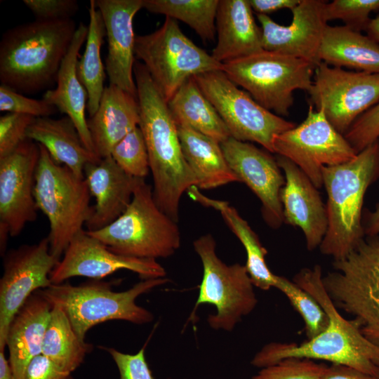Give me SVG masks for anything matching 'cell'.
Returning <instances> with one entry per match:
<instances>
[{
	"instance_id": "cell-1",
	"label": "cell",
	"mask_w": 379,
	"mask_h": 379,
	"mask_svg": "<svg viewBox=\"0 0 379 379\" xmlns=\"http://www.w3.org/2000/svg\"><path fill=\"white\" fill-rule=\"evenodd\" d=\"M133 74L140 109V128L147 148L158 207L179 220L182 195L198 181L182 154L177 125L165 100L144 65L135 61Z\"/></svg>"
},
{
	"instance_id": "cell-2",
	"label": "cell",
	"mask_w": 379,
	"mask_h": 379,
	"mask_svg": "<svg viewBox=\"0 0 379 379\" xmlns=\"http://www.w3.org/2000/svg\"><path fill=\"white\" fill-rule=\"evenodd\" d=\"M322 277L321 267L315 265L302 269L293 282L311 294L328 314L327 328L300 345L267 343L254 355L251 364L262 368L288 357L307 358L346 365L379 378V347L366 339L352 319L341 315L325 290Z\"/></svg>"
},
{
	"instance_id": "cell-3",
	"label": "cell",
	"mask_w": 379,
	"mask_h": 379,
	"mask_svg": "<svg viewBox=\"0 0 379 379\" xmlns=\"http://www.w3.org/2000/svg\"><path fill=\"white\" fill-rule=\"evenodd\" d=\"M77 27L72 19L39 20L6 31L0 41V81L34 93L57 82Z\"/></svg>"
},
{
	"instance_id": "cell-4",
	"label": "cell",
	"mask_w": 379,
	"mask_h": 379,
	"mask_svg": "<svg viewBox=\"0 0 379 379\" xmlns=\"http://www.w3.org/2000/svg\"><path fill=\"white\" fill-rule=\"evenodd\" d=\"M321 171L328 194V227L319 248L338 260L364 239L361 209L367 188L379 177V139L350 161L324 166Z\"/></svg>"
},
{
	"instance_id": "cell-5",
	"label": "cell",
	"mask_w": 379,
	"mask_h": 379,
	"mask_svg": "<svg viewBox=\"0 0 379 379\" xmlns=\"http://www.w3.org/2000/svg\"><path fill=\"white\" fill-rule=\"evenodd\" d=\"M168 281L166 277L144 279L121 292L112 291L109 283L98 280L77 286L52 284L37 291L65 312L78 337L84 340L91 328L107 321L124 320L140 325L151 322L152 313L138 305L135 300Z\"/></svg>"
},
{
	"instance_id": "cell-6",
	"label": "cell",
	"mask_w": 379,
	"mask_h": 379,
	"mask_svg": "<svg viewBox=\"0 0 379 379\" xmlns=\"http://www.w3.org/2000/svg\"><path fill=\"white\" fill-rule=\"evenodd\" d=\"M87 232L111 251L129 257L166 258L180 246L178 222L158 207L145 178H138L129 205L116 220Z\"/></svg>"
},
{
	"instance_id": "cell-7",
	"label": "cell",
	"mask_w": 379,
	"mask_h": 379,
	"mask_svg": "<svg viewBox=\"0 0 379 379\" xmlns=\"http://www.w3.org/2000/svg\"><path fill=\"white\" fill-rule=\"evenodd\" d=\"M40 157L35 174L34 196L38 209L47 217L51 253L61 259L74 237L90 219L93 206L85 178L55 162L39 144Z\"/></svg>"
},
{
	"instance_id": "cell-8",
	"label": "cell",
	"mask_w": 379,
	"mask_h": 379,
	"mask_svg": "<svg viewBox=\"0 0 379 379\" xmlns=\"http://www.w3.org/2000/svg\"><path fill=\"white\" fill-rule=\"evenodd\" d=\"M322 277L335 305L353 317L363 335L379 347V237H368Z\"/></svg>"
},
{
	"instance_id": "cell-9",
	"label": "cell",
	"mask_w": 379,
	"mask_h": 379,
	"mask_svg": "<svg viewBox=\"0 0 379 379\" xmlns=\"http://www.w3.org/2000/svg\"><path fill=\"white\" fill-rule=\"evenodd\" d=\"M314 69L300 58L263 49L223 63L221 70L258 104L281 117L288 115L295 90L310 91Z\"/></svg>"
},
{
	"instance_id": "cell-10",
	"label": "cell",
	"mask_w": 379,
	"mask_h": 379,
	"mask_svg": "<svg viewBox=\"0 0 379 379\" xmlns=\"http://www.w3.org/2000/svg\"><path fill=\"white\" fill-rule=\"evenodd\" d=\"M135 55L168 102L190 78L222 69V64L197 46L176 20L166 17L158 29L135 36Z\"/></svg>"
},
{
	"instance_id": "cell-11",
	"label": "cell",
	"mask_w": 379,
	"mask_h": 379,
	"mask_svg": "<svg viewBox=\"0 0 379 379\" xmlns=\"http://www.w3.org/2000/svg\"><path fill=\"white\" fill-rule=\"evenodd\" d=\"M193 246L203 265V278L199 295L189 321L194 317L201 304H211L216 308L207 321L215 330L232 331L243 317L255 307L258 299L246 266L226 265L215 253L216 243L210 234L197 239Z\"/></svg>"
},
{
	"instance_id": "cell-12",
	"label": "cell",
	"mask_w": 379,
	"mask_h": 379,
	"mask_svg": "<svg viewBox=\"0 0 379 379\" xmlns=\"http://www.w3.org/2000/svg\"><path fill=\"white\" fill-rule=\"evenodd\" d=\"M194 77L222 119L230 136L237 140L257 142L274 153V136L295 126L258 104L222 70Z\"/></svg>"
},
{
	"instance_id": "cell-13",
	"label": "cell",
	"mask_w": 379,
	"mask_h": 379,
	"mask_svg": "<svg viewBox=\"0 0 379 379\" xmlns=\"http://www.w3.org/2000/svg\"><path fill=\"white\" fill-rule=\"evenodd\" d=\"M273 151L295 164L317 189L323 185V167L349 161L357 154L324 111L311 105L300 124L274 136Z\"/></svg>"
},
{
	"instance_id": "cell-14",
	"label": "cell",
	"mask_w": 379,
	"mask_h": 379,
	"mask_svg": "<svg viewBox=\"0 0 379 379\" xmlns=\"http://www.w3.org/2000/svg\"><path fill=\"white\" fill-rule=\"evenodd\" d=\"M335 129L345 135L355 120L379 102V74L345 70L321 62L307 92Z\"/></svg>"
},
{
	"instance_id": "cell-15",
	"label": "cell",
	"mask_w": 379,
	"mask_h": 379,
	"mask_svg": "<svg viewBox=\"0 0 379 379\" xmlns=\"http://www.w3.org/2000/svg\"><path fill=\"white\" fill-rule=\"evenodd\" d=\"M60 260L50 252L47 237L11 249L3 256L0 279V351L6 347L11 321L29 297L52 283L50 274Z\"/></svg>"
},
{
	"instance_id": "cell-16",
	"label": "cell",
	"mask_w": 379,
	"mask_h": 379,
	"mask_svg": "<svg viewBox=\"0 0 379 379\" xmlns=\"http://www.w3.org/2000/svg\"><path fill=\"white\" fill-rule=\"evenodd\" d=\"M120 270L138 274L142 279L164 278L165 269L152 258L117 254L83 230L72 240L62 258L50 274L52 284H60L74 277L100 279Z\"/></svg>"
},
{
	"instance_id": "cell-17",
	"label": "cell",
	"mask_w": 379,
	"mask_h": 379,
	"mask_svg": "<svg viewBox=\"0 0 379 379\" xmlns=\"http://www.w3.org/2000/svg\"><path fill=\"white\" fill-rule=\"evenodd\" d=\"M39 157V144L27 138L0 159V223L11 237L18 236L37 218L34 187Z\"/></svg>"
},
{
	"instance_id": "cell-18",
	"label": "cell",
	"mask_w": 379,
	"mask_h": 379,
	"mask_svg": "<svg viewBox=\"0 0 379 379\" xmlns=\"http://www.w3.org/2000/svg\"><path fill=\"white\" fill-rule=\"evenodd\" d=\"M232 171L258 197L265 222L277 229L284 222L280 191L285 184L277 160L249 142L232 137L220 143Z\"/></svg>"
},
{
	"instance_id": "cell-19",
	"label": "cell",
	"mask_w": 379,
	"mask_h": 379,
	"mask_svg": "<svg viewBox=\"0 0 379 379\" xmlns=\"http://www.w3.org/2000/svg\"><path fill=\"white\" fill-rule=\"evenodd\" d=\"M321 0H300L291 11L288 25L274 22L269 15L257 14L263 49L307 61L315 67L321 62L319 51L327 21Z\"/></svg>"
},
{
	"instance_id": "cell-20",
	"label": "cell",
	"mask_w": 379,
	"mask_h": 379,
	"mask_svg": "<svg viewBox=\"0 0 379 379\" xmlns=\"http://www.w3.org/2000/svg\"><path fill=\"white\" fill-rule=\"evenodd\" d=\"M106 29L108 53L106 72L110 85L137 98L134 78L135 35L133 19L143 0H95Z\"/></svg>"
},
{
	"instance_id": "cell-21",
	"label": "cell",
	"mask_w": 379,
	"mask_h": 379,
	"mask_svg": "<svg viewBox=\"0 0 379 379\" xmlns=\"http://www.w3.org/2000/svg\"><path fill=\"white\" fill-rule=\"evenodd\" d=\"M276 160L285 175V184L280 191L284 222L300 227L307 248L314 250L327 230L326 206L317 188L295 164L281 155Z\"/></svg>"
},
{
	"instance_id": "cell-22",
	"label": "cell",
	"mask_w": 379,
	"mask_h": 379,
	"mask_svg": "<svg viewBox=\"0 0 379 379\" xmlns=\"http://www.w3.org/2000/svg\"><path fill=\"white\" fill-rule=\"evenodd\" d=\"M84 173L91 195L95 199L86 226L87 231H96L112 223L125 211L138 178L125 173L112 156L88 163Z\"/></svg>"
},
{
	"instance_id": "cell-23",
	"label": "cell",
	"mask_w": 379,
	"mask_h": 379,
	"mask_svg": "<svg viewBox=\"0 0 379 379\" xmlns=\"http://www.w3.org/2000/svg\"><path fill=\"white\" fill-rule=\"evenodd\" d=\"M51 310L52 305L36 291L11 321L6 346L14 379H25L29 363L41 354Z\"/></svg>"
},
{
	"instance_id": "cell-24",
	"label": "cell",
	"mask_w": 379,
	"mask_h": 379,
	"mask_svg": "<svg viewBox=\"0 0 379 379\" xmlns=\"http://www.w3.org/2000/svg\"><path fill=\"white\" fill-rule=\"evenodd\" d=\"M138 98L121 88L105 86L96 112L87 119L95 152L100 158L111 156L115 145L139 126Z\"/></svg>"
},
{
	"instance_id": "cell-25",
	"label": "cell",
	"mask_w": 379,
	"mask_h": 379,
	"mask_svg": "<svg viewBox=\"0 0 379 379\" xmlns=\"http://www.w3.org/2000/svg\"><path fill=\"white\" fill-rule=\"evenodd\" d=\"M218 41L211 55L223 64L263 50L262 30L255 22L248 0H219Z\"/></svg>"
},
{
	"instance_id": "cell-26",
	"label": "cell",
	"mask_w": 379,
	"mask_h": 379,
	"mask_svg": "<svg viewBox=\"0 0 379 379\" xmlns=\"http://www.w3.org/2000/svg\"><path fill=\"white\" fill-rule=\"evenodd\" d=\"M88 32V26L81 22L62 62L56 87L46 91L43 99L72 120L87 149L96 155L86 117L88 93L77 72L79 52L86 41Z\"/></svg>"
},
{
	"instance_id": "cell-27",
	"label": "cell",
	"mask_w": 379,
	"mask_h": 379,
	"mask_svg": "<svg viewBox=\"0 0 379 379\" xmlns=\"http://www.w3.org/2000/svg\"><path fill=\"white\" fill-rule=\"evenodd\" d=\"M27 138L43 145L55 162L66 166L81 178H84L88 163L100 159L87 149L75 124L67 116L36 118L27 129Z\"/></svg>"
},
{
	"instance_id": "cell-28",
	"label": "cell",
	"mask_w": 379,
	"mask_h": 379,
	"mask_svg": "<svg viewBox=\"0 0 379 379\" xmlns=\"http://www.w3.org/2000/svg\"><path fill=\"white\" fill-rule=\"evenodd\" d=\"M184 157L198 181L197 187L214 189L241 182L229 166L220 143L187 126L177 125Z\"/></svg>"
},
{
	"instance_id": "cell-29",
	"label": "cell",
	"mask_w": 379,
	"mask_h": 379,
	"mask_svg": "<svg viewBox=\"0 0 379 379\" xmlns=\"http://www.w3.org/2000/svg\"><path fill=\"white\" fill-rule=\"evenodd\" d=\"M319 58L330 66L379 74V44L345 25H327Z\"/></svg>"
},
{
	"instance_id": "cell-30",
	"label": "cell",
	"mask_w": 379,
	"mask_h": 379,
	"mask_svg": "<svg viewBox=\"0 0 379 379\" xmlns=\"http://www.w3.org/2000/svg\"><path fill=\"white\" fill-rule=\"evenodd\" d=\"M187 193L196 202L218 211L230 230L241 241L246 252L245 266L253 286L263 291H268L272 287L275 288L278 275L273 274L266 263L265 255L267 251L262 245L258 236L237 209L226 201L214 199L204 195L196 186L191 187Z\"/></svg>"
},
{
	"instance_id": "cell-31",
	"label": "cell",
	"mask_w": 379,
	"mask_h": 379,
	"mask_svg": "<svg viewBox=\"0 0 379 379\" xmlns=\"http://www.w3.org/2000/svg\"><path fill=\"white\" fill-rule=\"evenodd\" d=\"M168 105L176 125L187 126L219 143L231 137L222 119L194 77L180 86Z\"/></svg>"
},
{
	"instance_id": "cell-32",
	"label": "cell",
	"mask_w": 379,
	"mask_h": 379,
	"mask_svg": "<svg viewBox=\"0 0 379 379\" xmlns=\"http://www.w3.org/2000/svg\"><path fill=\"white\" fill-rule=\"evenodd\" d=\"M88 32L84 52L78 60L77 76L88 93L89 117L98 110L105 89V73L100 51L106 36L105 23L95 0L90 1Z\"/></svg>"
},
{
	"instance_id": "cell-33",
	"label": "cell",
	"mask_w": 379,
	"mask_h": 379,
	"mask_svg": "<svg viewBox=\"0 0 379 379\" xmlns=\"http://www.w3.org/2000/svg\"><path fill=\"white\" fill-rule=\"evenodd\" d=\"M92 348L78 337L65 312L60 307L52 305L41 354L60 369L72 373Z\"/></svg>"
},
{
	"instance_id": "cell-34",
	"label": "cell",
	"mask_w": 379,
	"mask_h": 379,
	"mask_svg": "<svg viewBox=\"0 0 379 379\" xmlns=\"http://www.w3.org/2000/svg\"><path fill=\"white\" fill-rule=\"evenodd\" d=\"M219 0H143L142 8L180 20L204 41H213Z\"/></svg>"
},
{
	"instance_id": "cell-35",
	"label": "cell",
	"mask_w": 379,
	"mask_h": 379,
	"mask_svg": "<svg viewBox=\"0 0 379 379\" xmlns=\"http://www.w3.org/2000/svg\"><path fill=\"white\" fill-rule=\"evenodd\" d=\"M275 288L287 297L304 320L308 340L317 337L327 328L330 321L328 315L311 294L281 276H278Z\"/></svg>"
},
{
	"instance_id": "cell-36",
	"label": "cell",
	"mask_w": 379,
	"mask_h": 379,
	"mask_svg": "<svg viewBox=\"0 0 379 379\" xmlns=\"http://www.w3.org/2000/svg\"><path fill=\"white\" fill-rule=\"evenodd\" d=\"M111 156L125 173L133 178H145L150 171L146 142L139 126L115 145Z\"/></svg>"
},
{
	"instance_id": "cell-37",
	"label": "cell",
	"mask_w": 379,
	"mask_h": 379,
	"mask_svg": "<svg viewBox=\"0 0 379 379\" xmlns=\"http://www.w3.org/2000/svg\"><path fill=\"white\" fill-rule=\"evenodd\" d=\"M379 11V0H334L324 6L326 20H340L345 26L360 32L371 20V12Z\"/></svg>"
},
{
	"instance_id": "cell-38",
	"label": "cell",
	"mask_w": 379,
	"mask_h": 379,
	"mask_svg": "<svg viewBox=\"0 0 379 379\" xmlns=\"http://www.w3.org/2000/svg\"><path fill=\"white\" fill-rule=\"evenodd\" d=\"M328 366L307 358L288 357L260 368L251 379H321Z\"/></svg>"
},
{
	"instance_id": "cell-39",
	"label": "cell",
	"mask_w": 379,
	"mask_h": 379,
	"mask_svg": "<svg viewBox=\"0 0 379 379\" xmlns=\"http://www.w3.org/2000/svg\"><path fill=\"white\" fill-rule=\"evenodd\" d=\"M57 108L45 100L27 98L12 88L1 84L0 111L32 116L35 118L49 117Z\"/></svg>"
},
{
	"instance_id": "cell-40",
	"label": "cell",
	"mask_w": 379,
	"mask_h": 379,
	"mask_svg": "<svg viewBox=\"0 0 379 379\" xmlns=\"http://www.w3.org/2000/svg\"><path fill=\"white\" fill-rule=\"evenodd\" d=\"M36 118L27 114L7 113L0 117V159L13 152L27 139L29 126Z\"/></svg>"
},
{
	"instance_id": "cell-41",
	"label": "cell",
	"mask_w": 379,
	"mask_h": 379,
	"mask_svg": "<svg viewBox=\"0 0 379 379\" xmlns=\"http://www.w3.org/2000/svg\"><path fill=\"white\" fill-rule=\"evenodd\" d=\"M358 154L379 139V102L359 116L344 135Z\"/></svg>"
},
{
	"instance_id": "cell-42",
	"label": "cell",
	"mask_w": 379,
	"mask_h": 379,
	"mask_svg": "<svg viewBox=\"0 0 379 379\" xmlns=\"http://www.w3.org/2000/svg\"><path fill=\"white\" fill-rule=\"evenodd\" d=\"M146 345L147 343L134 354L124 353L112 347L102 348L111 355L116 364L119 379H154L145 359Z\"/></svg>"
},
{
	"instance_id": "cell-43",
	"label": "cell",
	"mask_w": 379,
	"mask_h": 379,
	"mask_svg": "<svg viewBox=\"0 0 379 379\" xmlns=\"http://www.w3.org/2000/svg\"><path fill=\"white\" fill-rule=\"evenodd\" d=\"M23 3L39 20L72 19L79 10L75 0H24Z\"/></svg>"
},
{
	"instance_id": "cell-44",
	"label": "cell",
	"mask_w": 379,
	"mask_h": 379,
	"mask_svg": "<svg viewBox=\"0 0 379 379\" xmlns=\"http://www.w3.org/2000/svg\"><path fill=\"white\" fill-rule=\"evenodd\" d=\"M25 379H74L72 373L65 371L40 354L29 363Z\"/></svg>"
},
{
	"instance_id": "cell-45",
	"label": "cell",
	"mask_w": 379,
	"mask_h": 379,
	"mask_svg": "<svg viewBox=\"0 0 379 379\" xmlns=\"http://www.w3.org/2000/svg\"><path fill=\"white\" fill-rule=\"evenodd\" d=\"M321 379H379L350 366L331 364Z\"/></svg>"
},
{
	"instance_id": "cell-46",
	"label": "cell",
	"mask_w": 379,
	"mask_h": 379,
	"mask_svg": "<svg viewBox=\"0 0 379 379\" xmlns=\"http://www.w3.org/2000/svg\"><path fill=\"white\" fill-rule=\"evenodd\" d=\"M300 0H248L253 11L257 14L267 15L279 10H292Z\"/></svg>"
},
{
	"instance_id": "cell-47",
	"label": "cell",
	"mask_w": 379,
	"mask_h": 379,
	"mask_svg": "<svg viewBox=\"0 0 379 379\" xmlns=\"http://www.w3.org/2000/svg\"><path fill=\"white\" fill-rule=\"evenodd\" d=\"M364 233L368 237L378 236L379 234V204L374 212L368 214L365 227Z\"/></svg>"
},
{
	"instance_id": "cell-48",
	"label": "cell",
	"mask_w": 379,
	"mask_h": 379,
	"mask_svg": "<svg viewBox=\"0 0 379 379\" xmlns=\"http://www.w3.org/2000/svg\"><path fill=\"white\" fill-rule=\"evenodd\" d=\"M0 379H14L8 360L6 357L4 350L0 351Z\"/></svg>"
},
{
	"instance_id": "cell-49",
	"label": "cell",
	"mask_w": 379,
	"mask_h": 379,
	"mask_svg": "<svg viewBox=\"0 0 379 379\" xmlns=\"http://www.w3.org/2000/svg\"><path fill=\"white\" fill-rule=\"evenodd\" d=\"M365 31L370 38L379 44V15L371 19Z\"/></svg>"
}]
</instances>
